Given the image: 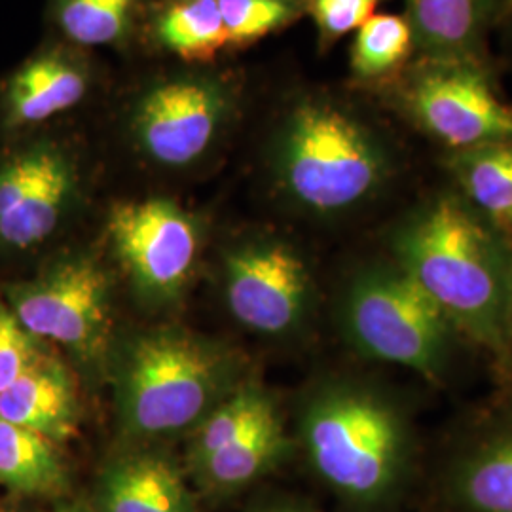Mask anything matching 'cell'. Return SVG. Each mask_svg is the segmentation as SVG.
<instances>
[{"mask_svg":"<svg viewBox=\"0 0 512 512\" xmlns=\"http://www.w3.org/2000/svg\"><path fill=\"white\" fill-rule=\"evenodd\" d=\"M82 196V171L73 148L38 135L0 156V245L31 251L71 217Z\"/></svg>","mask_w":512,"mask_h":512,"instance_id":"cell-9","label":"cell"},{"mask_svg":"<svg viewBox=\"0 0 512 512\" xmlns=\"http://www.w3.org/2000/svg\"><path fill=\"white\" fill-rule=\"evenodd\" d=\"M256 512H319L315 509H311L304 503H298V501H277V503H270L262 509H258Z\"/></svg>","mask_w":512,"mask_h":512,"instance_id":"cell-28","label":"cell"},{"mask_svg":"<svg viewBox=\"0 0 512 512\" xmlns=\"http://www.w3.org/2000/svg\"><path fill=\"white\" fill-rule=\"evenodd\" d=\"M21 325L42 342L67 349L76 363L105 370L112 346V285L88 253L61 256L29 281L4 289Z\"/></svg>","mask_w":512,"mask_h":512,"instance_id":"cell-8","label":"cell"},{"mask_svg":"<svg viewBox=\"0 0 512 512\" xmlns=\"http://www.w3.org/2000/svg\"><path fill=\"white\" fill-rule=\"evenodd\" d=\"M228 44L249 46L304 16L302 0H217Z\"/></svg>","mask_w":512,"mask_h":512,"instance_id":"cell-24","label":"cell"},{"mask_svg":"<svg viewBox=\"0 0 512 512\" xmlns=\"http://www.w3.org/2000/svg\"><path fill=\"white\" fill-rule=\"evenodd\" d=\"M389 0H302L304 14L317 29V42L323 52L342 38L353 35L366 19L378 14Z\"/></svg>","mask_w":512,"mask_h":512,"instance_id":"cell-26","label":"cell"},{"mask_svg":"<svg viewBox=\"0 0 512 512\" xmlns=\"http://www.w3.org/2000/svg\"><path fill=\"white\" fill-rule=\"evenodd\" d=\"M507 361L512 363V294L509 315H507Z\"/></svg>","mask_w":512,"mask_h":512,"instance_id":"cell-29","label":"cell"},{"mask_svg":"<svg viewBox=\"0 0 512 512\" xmlns=\"http://www.w3.org/2000/svg\"><path fill=\"white\" fill-rule=\"evenodd\" d=\"M277 412L281 408L274 395L256 380L245 378L190 431L188 467L234 444Z\"/></svg>","mask_w":512,"mask_h":512,"instance_id":"cell-20","label":"cell"},{"mask_svg":"<svg viewBox=\"0 0 512 512\" xmlns=\"http://www.w3.org/2000/svg\"><path fill=\"white\" fill-rule=\"evenodd\" d=\"M48 353L46 342L25 329L8 302L0 298V393Z\"/></svg>","mask_w":512,"mask_h":512,"instance_id":"cell-25","label":"cell"},{"mask_svg":"<svg viewBox=\"0 0 512 512\" xmlns=\"http://www.w3.org/2000/svg\"><path fill=\"white\" fill-rule=\"evenodd\" d=\"M499 59L414 57L401 73L365 92L414 137L440 154L512 141V101Z\"/></svg>","mask_w":512,"mask_h":512,"instance_id":"cell-5","label":"cell"},{"mask_svg":"<svg viewBox=\"0 0 512 512\" xmlns=\"http://www.w3.org/2000/svg\"><path fill=\"white\" fill-rule=\"evenodd\" d=\"M414 57V35L404 14L378 12L353 33L349 48L351 86L372 92L395 78Z\"/></svg>","mask_w":512,"mask_h":512,"instance_id":"cell-19","label":"cell"},{"mask_svg":"<svg viewBox=\"0 0 512 512\" xmlns=\"http://www.w3.org/2000/svg\"><path fill=\"white\" fill-rule=\"evenodd\" d=\"M107 236L137 294L164 304L183 293L200 255V224L165 198L114 203Z\"/></svg>","mask_w":512,"mask_h":512,"instance_id":"cell-11","label":"cell"},{"mask_svg":"<svg viewBox=\"0 0 512 512\" xmlns=\"http://www.w3.org/2000/svg\"><path fill=\"white\" fill-rule=\"evenodd\" d=\"M165 52L188 63L211 61L228 44L217 0H177L154 21Z\"/></svg>","mask_w":512,"mask_h":512,"instance_id":"cell-23","label":"cell"},{"mask_svg":"<svg viewBox=\"0 0 512 512\" xmlns=\"http://www.w3.org/2000/svg\"><path fill=\"white\" fill-rule=\"evenodd\" d=\"M84 50L67 42L27 57L0 86V128L27 133L80 107L93 88Z\"/></svg>","mask_w":512,"mask_h":512,"instance_id":"cell-12","label":"cell"},{"mask_svg":"<svg viewBox=\"0 0 512 512\" xmlns=\"http://www.w3.org/2000/svg\"><path fill=\"white\" fill-rule=\"evenodd\" d=\"M444 179L512 245V141L440 154Z\"/></svg>","mask_w":512,"mask_h":512,"instance_id":"cell-17","label":"cell"},{"mask_svg":"<svg viewBox=\"0 0 512 512\" xmlns=\"http://www.w3.org/2000/svg\"><path fill=\"white\" fill-rule=\"evenodd\" d=\"M340 323L361 355L408 368L433 384L448 376L456 357L458 330L391 258L349 279Z\"/></svg>","mask_w":512,"mask_h":512,"instance_id":"cell-6","label":"cell"},{"mask_svg":"<svg viewBox=\"0 0 512 512\" xmlns=\"http://www.w3.org/2000/svg\"><path fill=\"white\" fill-rule=\"evenodd\" d=\"M55 512H90L88 509H82V507H67V509H59Z\"/></svg>","mask_w":512,"mask_h":512,"instance_id":"cell-30","label":"cell"},{"mask_svg":"<svg viewBox=\"0 0 512 512\" xmlns=\"http://www.w3.org/2000/svg\"><path fill=\"white\" fill-rule=\"evenodd\" d=\"M298 437L313 473L363 511L403 494L418 450L404 401L355 378H327L311 387L298 410Z\"/></svg>","mask_w":512,"mask_h":512,"instance_id":"cell-3","label":"cell"},{"mask_svg":"<svg viewBox=\"0 0 512 512\" xmlns=\"http://www.w3.org/2000/svg\"><path fill=\"white\" fill-rule=\"evenodd\" d=\"M224 298L241 327L287 338L310 317L315 281L291 241L264 234L243 239L224 256Z\"/></svg>","mask_w":512,"mask_h":512,"instance_id":"cell-10","label":"cell"},{"mask_svg":"<svg viewBox=\"0 0 512 512\" xmlns=\"http://www.w3.org/2000/svg\"><path fill=\"white\" fill-rule=\"evenodd\" d=\"M241 84L234 74L188 69L152 78L131 97L124 129L148 164L181 171L205 160L234 126Z\"/></svg>","mask_w":512,"mask_h":512,"instance_id":"cell-7","label":"cell"},{"mask_svg":"<svg viewBox=\"0 0 512 512\" xmlns=\"http://www.w3.org/2000/svg\"><path fill=\"white\" fill-rule=\"evenodd\" d=\"M0 484L19 495H59L67 471L50 440L0 420Z\"/></svg>","mask_w":512,"mask_h":512,"instance_id":"cell-21","label":"cell"},{"mask_svg":"<svg viewBox=\"0 0 512 512\" xmlns=\"http://www.w3.org/2000/svg\"><path fill=\"white\" fill-rule=\"evenodd\" d=\"M444 492L461 512H512V410L486 423L454 454Z\"/></svg>","mask_w":512,"mask_h":512,"instance_id":"cell-14","label":"cell"},{"mask_svg":"<svg viewBox=\"0 0 512 512\" xmlns=\"http://www.w3.org/2000/svg\"><path fill=\"white\" fill-rule=\"evenodd\" d=\"M385 243L461 336L507 363L512 245L452 184L442 179L406 203Z\"/></svg>","mask_w":512,"mask_h":512,"instance_id":"cell-2","label":"cell"},{"mask_svg":"<svg viewBox=\"0 0 512 512\" xmlns=\"http://www.w3.org/2000/svg\"><path fill=\"white\" fill-rule=\"evenodd\" d=\"M291 448L293 440L287 435L283 414L277 412L234 444L190 467V471L205 492L234 494L270 475L291 456Z\"/></svg>","mask_w":512,"mask_h":512,"instance_id":"cell-18","label":"cell"},{"mask_svg":"<svg viewBox=\"0 0 512 512\" xmlns=\"http://www.w3.org/2000/svg\"><path fill=\"white\" fill-rule=\"evenodd\" d=\"M80 406L73 372L52 353L0 393V420L50 442L73 439Z\"/></svg>","mask_w":512,"mask_h":512,"instance_id":"cell-16","label":"cell"},{"mask_svg":"<svg viewBox=\"0 0 512 512\" xmlns=\"http://www.w3.org/2000/svg\"><path fill=\"white\" fill-rule=\"evenodd\" d=\"M143 4L145 0H54L52 19L71 46L116 48L133 37Z\"/></svg>","mask_w":512,"mask_h":512,"instance_id":"cell-22","label":"cell"},{"mask_svg":"<svg viewBox=\"0 0 512 512\" xmlns=\"http://www.w3.org/2000/svg\"><path fill=\"white\" fill-rule=\"evenodd\" d=\"M416 57L497 59L492 40L503 23L507 0H403Z\"/></svg>","mask_w":512,"mask_h":512,"instance_id":"cell-13","label":"cell"},{"mask_svg":"<svg viewBox=\"0 0 512 512\" xmlns=\"http://www.w3.org/2000/svg\"><path fill=\"white\" fill-rule=\"evenodd\" d=\"M266 154L281 202L323 222L349 219L385 202L412 165L408 133L353 86L294 88L275 114Z\"/></svg>","mask_w":512,"mask_h":512,"instance_id":"cell-1","label":"cell"},{"mask_svg":"<svg viewBox=\"0 0 512 512\" xmlns=\"http://www.w3.org/2000/svg\"><path fill=\"white\" fill-rule=\"evenodd\" d=\"M97 512H198L183 471L158 450L112 459L95 488Z\"/></svg>","mask_w":512,"mask_h":512,"instance_id":"cell-15","label":"cell"},{"mask_svg":"<svg viewBox=\"0 0 512 512\" xmlns=\"http://www.w3.org/2000/svg\"><path fill=\"white\" fill-rule=\"evenodd\" d=\"M495 38H499L501 42L499 65H505L509 71H512V0H507V12Z\"/></svg>","mask_w":512,"mask_h":512,"instance_id":"cell-27","label":"cell"},{"mask_svg":"<svg viewBox=\"0 0 512 512\" xmlns=\"http://www.w3.org/2000/svg\"><path fill=\"white\" fill-rule=\"evenodd\" d=\"M112 366L120 427L135 439L192 431L245 380L238 349L181 327L129 336Z\"/></svg>","mask_w":512,"mask_h":512,"instance_id":"cell-4","label":"cell"}]
</instances>
